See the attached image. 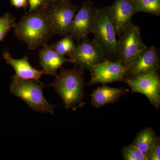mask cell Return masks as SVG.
<instances>
[{
    "label": "cell",
    "mask_w": 160,
    "mask_h": 160,
    "mask_svg": "<svg viewBox=\"0 0 160 160\" xmlns=\"http://www.w3.org/2000/svg\"><path fill=\"white\" fill-rule=\"evenodd\" d=\"M49 7L27 12L13 28L15 35L26 43L29 50L47 44L54 35L48 15Z\"/></svg>",
    "instance_id": "6da1fadb"
},
{
    "label": "cell",
    "mask_w": 160,
    "mask_h": 160,
    "mask_svg": "<svg viewBox=\"0 0 160 160\" xmlns=\"http://www.w3.org/2000/svg\"><path fill=\"white\" fill-rule=\"evenodd\" d=\"M83 69L62 68L54 81L48 85L60 96L66 109H77L85 105L83 102L85 87Z\"/></svg>",
    "instance_id": "7a4b0ae2"
},
{
    "label": "cell",
    "mask_w": 160,
    "mask_h": 160,
    "mask_svg": "<svg viewBox=\"0 0 160 160\" xmlns=\"http://www.w3.org/2000/svg\"><path fill=\"white\" fill-rule=\"evenodd\" d=\"M93 41L103 52L106 60L118 61L116 32L107 7L96 8Z\"/></svg>",
    "instance_id": "3957f363"
},
{
    "label": "cell",
    "mask_w": 160,
    "mask_h": 160,
    "mask_svg": "<svg viewBox=\"0 0 160 160\" xmlns=\"http://www.w3.org/2000/svg\"><path fill=\"white\" fill-rule=\"evenodd\" d=\"M10 91L23 100L32 110L54 115L58 106L48 102L43 95L42 84L32 80H22L12 78Z\"/></svg>",
    "instance_id": "277c9868"
},
{
    "label": "cell",
    "mask_w": 160,
    "mask_h": 160,
    "mask_svg": "<svg viewBox=\"0 0 160 160\" xmlns=\"http://www.w3.org/2000/svg\"><path fill=\"white\" fill-rule=\"evenodd\" d=\"M119 36L118 61L129 67L148 47L143 42L139 27L132 22Z\"/></svg>",
    "instance_id": "5b68a950"
},
{
    "label": "cell",
    "mask_w": 160,
    "mask_h": 160,
    "mask_svg": "<svg viewBox=\"0 0 160 160\" xmlns=\"http://www.w3.org/2000/svg\"><path fill=\"white\" fill-rule=\"evenodd\" d=\"M158 71H152L133 78H124L132 93H142L148 98L151 105L157 109L160 106V79Z\"/></svg>",
    "instance_id": "8992f818"
},
{
    "label": "cell",
    "mask_w": 160,
    "mask_h": 160,
    "mask_svg": "<svg viewBox=\"0 0 160 160\" xmlns=\"http://www.w3.org/2000/svg\"><path fill=\"white\" fill-rule=\"evenodd\" d=\"M79 7L69 0H61L48 8V15L55 34L64 37L69 34V29Z\"/></svg>",
    "instance_id": "52a82bcc"
},
{
    "label": "cell",
    "mask_w": 160,
    "mask_h": 160,
    "mask_svg": "<svg viewBox=\"0 0 160 160\" xmlns=\"http://www.w3.org/2000/svg\"><path fill=\"white\" fill-rule=\"evenodd\" d=\"M96 8L90 0H86L82 4L72 23L69 34L78 43L92 33L94 29Z\"/></svg>",
    "instance_id": "ba28073f"
},
{
    "label": "cell",
    "mask_w": 160,
    "mask_h": 160,
    "mask_svg": "<svg viewBox=\"0 0 160 160\" xmlns=\"http://www.w3.org/2000/svg\"><path fill=\"white\" fill-rule=\"evenodd\" d=\"M69 58L71 63L80 68L89 70L95 65L106 60L98 45L88 37L78 43L74 54Z\"/></svg>",
    "instance_id": "9c48e42d"
},
{
    "label": "cell",
    "mask_w": 160,
    "mask_h": 160,
    "mask_svg": "<svg viewBox=\"0 0 160 160\" xmlns=\"http://www.w3.org/2000/svg\"><path fill=\"white\" fill-rule=\"evenodd\" d=\"M128 69V67L124 66L119 61L106 60L92 68L91 79L88 85L98 83L105 85L122 81Z\"/></svg>",
    "instance_id": "30bf717a"
},
{
    "label": "cell",
    "mask_w": 160,
    "mask_h": 160,
    "mask_svg": "<svg viewBox=\"0 0 160 160\" xmlns=\"http://www.w3.org/2000/svg\"><path fill=\"white\" fill-rule=\"evenodd\" d=\"M107 8L118 35L132 23V17L137 12L134 0H115L113 4Z\"/></svg>",
    "instance_id": "8fae6325"
},
{
    "label": "cell",
    "mask_w": 160,
    "mask_h": 160,
    "mask_svg": "<svg viewBox=\"0 0 160 160\" xmlns=\"http://www.w3.org/2000/svg\"><path fill=\"white\" fill-rule=\"evenodd\" d=\"M160 58L155 47H147L145 51L128 67L125 76L133 78L152 71H158Z\"/></svg>",
    "instance_id": "7c38bea8"
},
{
    "label": "cell",
    "mask_w": 160,
    "mask_h": 160,
    "mask_svg": "<svg viewBox=\"0 0 160 160\" xmlns=\"http://www.w3.org/2000/svg\"><path fill=\"white\" fill-rule=\"evenodd\" d=\"M3 57L6 62L11 66L15 71L13 77L22 80H32L42 83L39 79L43 74H46L45 72L38 70L33 68L29 62V58L25 56L20 59L13 58L8 52H5Z\"/></svg>",
    "instance_id": "4fadbf2b"
},
{
    "label": "cell",
    "mask_w": 160,
    "mask_h": 160,
    "mask_svg": "<svg viewBox=\"0 0 160 160\" xmlns=\"http://www.w3.org/2000/svg\"><path fill=\"white\" fill-rule=\"evenodd\" d=\"M39 52V63L42 70L46 74L56 76L58 69L66 62H71L69 58H66L51 49L50 46L45 44Z\"/></svg>",
    "instance_id": "5bb4252c"
},
{
    "label": "cell",
    "mask_w": 160,
    "mask_h": 160,
    "mask_svg": "<svg viewBox=\"0 0 160 160\" xmlns=\"http://www.w3.org/2000/svg\"><path fill=\"white\" fill-rule=\"evenodd\" d=\"M129 89L116 88L106 86L98 87L91 94V104L95 108H99L110 103L116 102L128 92Z\"/></svg>",
    "instance_id": "9a60e30c"
},
{
    "label": "cell",
    "mask_w": 160,
    "mask_h": 160,
    "mask_svg": "<svg viewBox=\"0 0 160 160\" xmlns=\"http://www.w3.org/2000/svg\"><path fill=\"white\" fill-rule=\"evenodd\" d=\"M158 138L151 128H146L138 133L131 145L136 147L148 156Z\"/></svg>",
    "instance_id": "2e32d148"
},
{
    "label": "cell",
    "mask_w": 160,
    "mask_h": 160,
    "mask_svg": "<svg viewBox=\"0 0 160 160\" xmlns=\"http://www.w3.org/2000/svg\"><path fill=\"white\" fill-rule=\"evenodd\" d=\"M74 40L72 36L68 34L50 46L58 54L65 57L67 56L70 58L74 54L77 48Z\"/></svg>",
    "instance_id": "e0dca14e"
},
{
    "label": "cell",
    "mask_w": 160,
    "mask_h": 160,
    "mask_svg": "<svg viewBox=\"0 0 160 160\" xmlns=\"http://www.w3.org/2000/svg\"><path fill=\"white\" fill-rule=\"evenodd\" d=\"M137 12L159 16L160 0H134Z\"/></svg>",
    "instance_id": "ac0fdd59"
},
{
    "label": "cell",
    "mask_w": 160,
    "mask_h": 160,
    "mask_svg": "<svg viewBox=\"0 0 160 160\" xmlns=\"http://www.w3.org/2000/svg\"><path fill=\"white\" fill-rule=\"evenodd\" d=\"M16 19L9 12L0 17V42L3 41L12 28H14L16 23Z\"/></svg>",
    "instance_id": "d6986e66"
},
{
    "label": "cell",
    "mask_w": 160,
    "mask_h": 160,
    "mask_svg": "<svg viewBox=\"0 0 160 160\" xmlns=\"http://www.w3.org/2000/svg\"><path fill=\"white\" fill-rule=\"evenodd\" d=\"M124 159L126 160H148V158L141 150L132 146H125L122 150Z\"/></svg>",
    "instance_id": "ffe728a7"
},
{
    "label": "cell",
    "mask_w": 160,
    "mask_h": 160,
    "mask_svg": "<svg viewBox=\"0 0 160 160\" xmlns=\"http://www.w3.org/2000/svg\"><path fill=\"white\" fill-rule=\"evenodd\" d=\"M29 5L28 12H32L39 9L49 7L48 0H28Z\"/></svg>",
    "instance_id": "44dd1931"
},
{
    "label": "cell",
    "mask_w": 160,
    "mask_h": 160,
    "mask_svg": "<svg viewBox=\"0 0 160 160\" xmlns=\"http://www.w3.org/2000/svg\"><path fill=\"white\" fill-rule=\"evenodd\" d=\"M148 160H160V141L159 138L151 148L148 156Z\"/></svg>",
    "instance_id": "7402d4cb"
},
{
    "label": "cell",
    "mask_w": 160,
    "mask_h": 160,
    "mask_svg": "<svg viewBox=\"0 0 160 160\" xmlns=\"http://www.w3.org/2000/svg\"><path fill=\"white\" fill-rule=\"evenodd\" d=\"M11 6L17 9L26 8L28 6V0H10Z\"/></svg>",
    "instance_id": "603a6c76"
},
{
    "label": "cell",
    "mask_w": 160,
    "mask_h": 160,
    "mask_svg": "<svg viewBox=\"0 0 160 160\" xmlns=\"http://www.w3.org/2000/svg\"><path fill=\"white\" fill-rule=\"evenodd\" d=\"M61 1V0H48V4L49 6H50L59 2Z\"/></svg>",
    "instance_id": "cb8c5ba5"
}]
</instances>
